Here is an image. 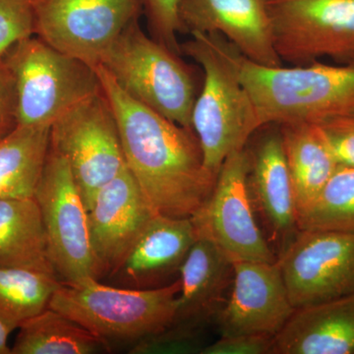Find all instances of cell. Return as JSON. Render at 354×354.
Returning <instances> with one entry per match:
<instances>
[{
	"mask_svg": "<svg viewBox=\"0 0 354 354\" xmlns=\"http://www.w3.org/2000/svg\"><path fill=\"white\" fill-rule=\"evenodd\" d=\"M120 130L127 169L156 215L192 218L213 192L194 130L180 127L121 90L101 65L95 67Z\"/></svg>",
	"mask_w": 354,
	"mask_h": 354,
	"instance_id": "1",
	"label": "cell"
},
{
	"mask_svg": "<svg viewBox=\"0 0 354 354\" xmlns=\"http://www.w3.org/2000/svg\"><path fill=\"white\" fill-rule=\"evenodd\" d=\"M232 55L260 127L291 122L319 124L354 111V62L268 67L247 59L234 46Z\"/></svg>",
	"mask_w": 354,
	"mask_h": 354,
	"instance_id": "2",
	"label": "cell"
},
{
	"mask_svg": "<svg viewBox=\"0 0 354 354\" xmlns=\"http://www.w3.org/2000/svg\"><path fill=\"white\" fill-rule=\"evenodd\" d=\"M181 53L204 71V84L192 111V128L207 169L218 176L232 151L244 148L260 129L257 113L232 55V44L218 34H191Z\"/></svg>",
	"mask_w": 354,
	"mask_h": 354,
	"instance_id": "3",
	"label": "cell"
},
{
	"mask_svg": "<svg viewBox=\"0 0 354 354\" xmlns=\"http://www.w3.org/2000/svg\"><path fill=\"white\" fill-rule=\"evenodd\" d=\"M179 279L156 288H113L97 279L62 281L48 307L111 344H136L171 326L176 318Z\"/></svg>",
	"mask_w": 354,
	"mask_h": 354,
	"instance_id": "4",
	"label": "cell"
},
{
	"mask_svg": "<svg viewBox=\"0 0 354 354\" xmlns=\"http://www.w3.org/2000/svg\"><path fill=\"white\" fill-rule=\"evenodd\" d=\"M99 65L133 100L193 129L192 111L198 95L194 72L180 55L147 36L139 19L121 32Z\"/></svg>",
	"mask_w": 354,
	"mask_h": 354,
	"instance_id": "5",
	"label": "cell"
},
{
	"mask_svg": "<svg viewBox=\"0 0 354 354\" xmlns=\"http://www.w3.org/2000/svg\"><path fill=\"white\" fill-rule=\"evenodd\" d=\"M1 57L13 77L21 127H51L102 92L94 67L55 50L38 37L20 39Z\"/></svg>",
	"mask_w": 354,
	"mask_h": 354,
	"instance_id": "6",
	"label": "cell"
},
{
	"mask_svg": "<svg viewBox=\"0 0 354 354\" xmlns=\"http://www.w3.org/2000/svg\"><path fill=\"white\" fill-rule=\"evenodd\" d=\"M34 198L41 211L51 264L60 281H100L82 195L66 160L50 147Z\"/></svg>",
	"mask_w": 354,
	"mask_h": 354,
	"instance_id": "7",
	"label": "cell"
},
{
	"mask_svg": "<svg viewBox=\"0 0 354 354\" xmlns=\"http://www.w3.org/2000/svg\"><path fill=\"white\" fill-rule=\"evenodd\" d=\"M50 147L66 160L87 211L97 191L127 167L118 123L102 88L51 125Z\"/></svg>",
	"mask_w": 354,
	"mask_h": 354,
	"instance_id": "8",
	"label": "cell"
},
{
	"mask_svg": "<svg viewBox=\"0 0 354 354\" xmlns=\"http://www.w3.org/2000/svg\"><path fill=\"white\" fill-rule=\"evenodd\" d=\"M281 62L301 66L330 57L354 62V0H267Z\"/></svg>",
	"mask_w": 354,
	"mask_h": 354,
	"instance_id": "9",
	"label": "cell"
},
{
	"mask_svg": "<svg viewBox=\"0 0 354 354\" xmlns=\"http://www.w3.org/2000/svg\"><path fill=\"white\" fill-rule=\"evenodd\" d=\"M34 35L92 67L143 14L140 0H32Z\"/></svg>",
	"mask_w": 354,
	"mask_h": 354,
	"instance_id": "10",
	"label": "cell"
},
{
	"mask_svg": "<svg viewBox=\"0 0 354 354\" xmlns=\"http://www.w3.org/2000/svg\"><path fill=\"white\" fill-rule=\"evenodd\" d=\"M246 148L232 151L221 165L215 187L191 218L198 237L211 241L234 262H277L254 216Z\"/></svg>",
	"mask_w": 354,
	"mask_h": 354,
	"instance_id": "11",
	"label": "cell"
},
{
	"mask_svg": "<svg viewBox=\"0 0 354 354\" xmlns=\"http://www.w3.org/2000/svg\"><path fill=\"white\" fill-rule=\"evenodd\" d=\"M295 309L354 295V234L299 230L277 259Z\"/></svg>",
	"mask_w": 354,
	"mask_h": 354,
	"instance_id": "12",
	"label": "cell"
},
{
	"mask_svg": "<svg viewBox=\"0 0 354 354\" xmlns=\"http://www.w3.org/2000/svg\"><path fill=\"white\" fill-rule=\"evenodd\" d=\"M278 262L234 263V279L225 305L216 316L221 335L274 337L295 312Z\"/></svg>",
	"mask_w": 354,
	"mask_h": 354,
	"instance_id": "13",
	"label": "cell"
},
{
	"mask_svg": "<svg viewBox=\"0 0 354 354\" xmlns=\"http://www.w3.org/2000/svg\"><path fill=\"white\" fill-rule=\"evenodd\" d=\"M155 215L127 167L97 191L88 218L100 279L118 272Z\"/></svg>",
	"mask_w": 354,
	"mask_h": 354,
	"instance_id": "14",
	"label": "cell"
},
{
	"mask_svg": "<svg viewBox=\"0 0 354 354\" xmlns=\"http://www.w3.org/2000/svg\"><path fill=\"white\" fill-rule=\"evenodd\" d=\"M183 34H218L243 57L263 66L283 65L276 48L267 0H180Z\"/></svg>",
	"mask_w": 354,
	"mask_h": 354,
	"instance_id": "15",
	"label": "cell"
},
{
	"mask_svg": "<svg viewBox=\"0 0 354 354\" xmlns=\"http://www.w3.org/2000/svg\"><path fill=\"white\" fill-rule=\"evenodd\" d=\"M249 192L274 241L297 234V206L286 162L281 129L268 124L257 130L246 146Z\"/></svg>",
	"mask_w": 354,
	"mask_h": 354,
	"instance_id": "16",
	"label": "cell"
},
{
	"mask_svg": "<svg viewBox=\"0 0 354 354\" xmlns=\"http://www.w3.org/2000/svg\"><path fill=\"white\" fill-rule=\"evenodd\" d=\"M198 239L191 218L155 215L111 278L124 288H156L179 272Z\"/></svg>",
	"mask_w": 354,
	"mask_h": 354,
	"instance_id": "17",
	"label": "cell"
},
{
	"mask_svg": "<svg viewBox=\"0 0 354 354\" xmlns=\"http://www.w3.org/2000/svg\"><path fill=\"white\" fill-rule=\"evenodd\" d=\"M234 263L211 241L198 237L180 270L174 323L204 328L214 322L232 288Z\"/></svg>",
	"mask_w": 354,
	"mask_h": 354,
	"instance_id": "18",
	"label": "cell"
},
{
	"mask_svg": "<svg viewBox=\"0 0 354 354\" xmlns=\"http://www.w3.org/2000/svg\"><path fill=\"white\" fill-rule=\"evenodd\" d=\"M271 354H354V295L295 309Z\"/></svg>",
	"mask_w": 354,
	"mask_h": 354,
	"instance_id": "19",
	"label": "cell"
},
{
	"mask_svg": "<svg viewBox=\"0 0 354 354\" xmlns=\"http://www.w3.org/2000/svg\"><path fill=\"white\" fill-rule=\"evenodd\" d=\"M278 125L299 215L315 201L339 165L318 125L306 122Z\"/></svg>",
	"mask_w": 354,
	"mask_h": 354,
	"instance_id": "20",
	"label": "cell"
},
{
	"mask_svg": "<svg viewBox=\"0 0 354 354\" xmlns=\"http://www.w3.org/2000/svg\"><path fill=\"white\" fill-rule=\"evenodd\" d=\"M0 267L57 274L35 198L0 200Z\"/></svg>",
	"mask_w": 354,
	"mask_h": 354,
	"instance_id": "21",
	"label": "cell"
},
{
	"mask_svg": "<svg viewBox=\"0 0 354 354\" xmlns=\"http://www.w3.org/2000/svg\"><path fill=\"white\" fill-rule=\"evenodd\" d=\"M50 144V127H21L0 140V200L34 198Z\"/></svg>",
	"mask_w": 354,
	"mask_h": 354,
	"instance_id": "22",
	"label": "cell"
},
{
	"mask_svg": "<svg viewBox=\"0 0 354 354\" xmlns=\"http://www.w3.org/2000/svg\"><path fill=\"white\" fill-rule=\"evenodd\" d=\"M18 330L11 354H93L111 349L108 342L50 307Z\"/></svg>",
	"mask_w": 354,
	"mask_h": 354,
	"instance_id": "23",
	"label": "cell"
},
{
	"mask_svg": "<svg viewBox=\"0 0 354 354\" xmlns=\"http://www.w3.org/2000/svg\"><path fill=\"white\" fill-rule=\"evenodd\" d=\"M57 274L0 267V320L14 330L48 308L59 286Z\"/></svg>",
	"mask_w": 354,
	"mask_h": 354,
	"instance_id": "24",
	"label": "cell"
},
{
	"mask_svg": "<svg viewBox=\"0 0 354 354\" xmlns=\"http://www.w3.org/2000/svg\"><path fill=\"white\" fill-rule=\"evenodd\" d=\"M298 230L354 234V167L339 165L315 201L298 215Z\"/></svg>",
	"mask_w": 354,
	"mask_h": 354,
	"instance_id": "25",
	"label": "cell"
},
{
	"mask_svg": "<svg viewBox=\"0 0 354 354\" xmlns=\"http://www.w3.org/2000/svg\"><path fill=\"white\" fill-rule=\"evenodd\" d=\"M204 328L172 323L162 332L133 344V354H202L206 348Z\"/></svg>",
	"mask_w": 354,
	"mask_h": 354,
	"instance_id": "26",
	"label": "cell"
},
{
	"mask_svg": "<svg viewBox=\"0 0 354 354\" xmlns=\"http://www.w3.org/2000/svg\"><path fill=\"white\" fill-rule=\"evenodd\" d=\"M151 36L177 55H181L177 35L183 34L179 19L180 0H140Z\"/></svg>",
	"mask_w": 354,
	"mask_h": 354,
	"instance_id": "27",
	"label": "cell"
},
{
	"mask_svg": "<svg viewBox=\"0 0 354 354\" xmlns=\"http://www.w3.org/2000/svg\"><path fill=\"white\" fill-rule=\"evenodd\" d=\"M34 36L32 0H0V55L20 39Z\"/></svg>",
	"mask_w": 354,
	"mask_h": 354,
	"instance_id": "28",
	"label": "cell"
},
{
	"mask_svg": "<svg viewBox=\"0 0 354 354\" xmlns=\"http://www.w3.org/2000/svg\"><path fill=\"white\" fill-rule=\"evenodd\" d=\"M339 165L354 167V111L319 123Z\"/></svg>",
	"mask_w": 354,
	"mask_h": 354,
	"instance_id": "29",
	"label": "cell"
},
{
	"mask_svg": "<svg viewBox=\"0 0 354 354\" xmlns=\"http://www.w3.org/2000/svg\"><path fill=\"white\" fill-rule=\"evenodd\" d=\"M274 337L267 335H221L202 354H271Z\"/></svg>",
	"mask_w": 354,
	"mask_h": 354,
	"instance_id": "30",
	"label": "cell"
},
{
	"mask_svg": "<svg viewBox=\"0 0 354 354\" xmlns=\"http://www.w3.org/2000/svg\"><path fill=\"white\" fill-rule=\"evenodd\" d=\"M18 127L13 77L0 55V140Z\"/></svg>",
	"mask_w": 354,
	"mask_h": 354,
	"instance_id": "31",
	"label": "cell"
},
{
	"mask_svg": "<svg viewBox=\"0 0 354 354\" xmlns=\"http://www.w3.org/2000/svg\"><path fill=\"white\" fill-rule=\"evenodd\" d=\"M13 330L0 320V354H11V348L8 346L9 335Z\"/></svg>",
	"mask_w": 354,
	"mask_h": 354,
	"instance_id": "32",
	"label": "cell"
}]
</instances>
